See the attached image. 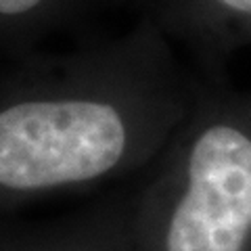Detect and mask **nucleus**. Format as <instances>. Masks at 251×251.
Masks as SVG:
<instances>
[{
    "instance_id": "1",
    "label": "nucleus",
    "mask_w": 251,
    "mask_h": 251,
    "mask_svg": "<svg viewBox=\"0 0 251 251\" xmlns=\"http://www.w3.org/2000/svg\"><path fill=\"white\" fill-rule=\"evenodd\" d=\"M201 86L147 19L107 46L0 75V220L145 174Z\"/></svg>"
},
{
    "instance_id": "2",
    "label": "nucleus",
    "mask_w": 251,
    "mask_h": 251,
    "mask_svg": "<svg viewBox=\"0 0 251 251\" xmlns=\"http://www.w3.org/2000/svg\"><path fill=\"white\" fill-rule=\"evenodd\" d=\"M130 199L140 251H251V115L243 92L203 77L197 103Z\"/></svg>"
},
{
    "instance_id": "3",
    "label": "nucleus",
    "mask_w": 251,
    "mask_h": 251,
    "mask_svg": "<svg viewBox=\"0 0 251 251\" xmlns=\"http://www.w3.org/2000/svg\"><path fill=\"white\" fill-rule=\"evenodd\" d=\"M145 19L168 40L186 44L201 63L203 77L222 80L230 52L251 44V0H140Z\"/></svg>"
},
{
    "instance_id": "4",
    "label": "nucleus",
    "mask_w": 251,
    "mask_h": 251,
    "mask_svg": "<svg viewBox=\"0 0 251 251\" xmlns=\"http://www.w3.org/2000/svg\"><path fill=\"white\" fill-rule=\"evenodd\" d=\"M9 251H140L132 228L130 188L44 222H13Z\"/></svg>"
},
{
    "instance_id": "5",
    "label": "nucleus",
    "mask_w": 251,
    "mask_h": 251,
    "mask_svg": "<svg viewBox=\"0 0 251 251\" xmlns=\"http://www.w3.org/2000/svg\"><path fill=\"white\" fill-rule=\"evenodd\" d=\"M63 2L65 0H0V31H27L29 25L59 13Z\"/></svg>"
},
{
    "instance_id": "6",
    "label": "nucleus",
    "mask_w": 251,
    "mask_h": 251,
    "mask_svg": "<svg viewBox=\"0 0 251 251\" xmlns=\"http://www.w3.org/2000/svg\"><path fill=\"white\" fill-rule=\"evenodd\" d=\"M15 220H0V251L11 249V234H13Z\"/></svg>"
},
{
    "instance_id": "7",
    "label": "nucleus",
    "mask_w": 251,
    "mask_h": 251,
    "mask_svg": "<svg viewBox=\"0 0 251 251\" xmlns=\"http://www.w3.org/2000/svg\"><path fill=\"white\" fill-rule=\"evenodd\" d=\"M243 100H245V107H247V111L251 115V92H243Z\"/></svg>"
}]
</instances>
